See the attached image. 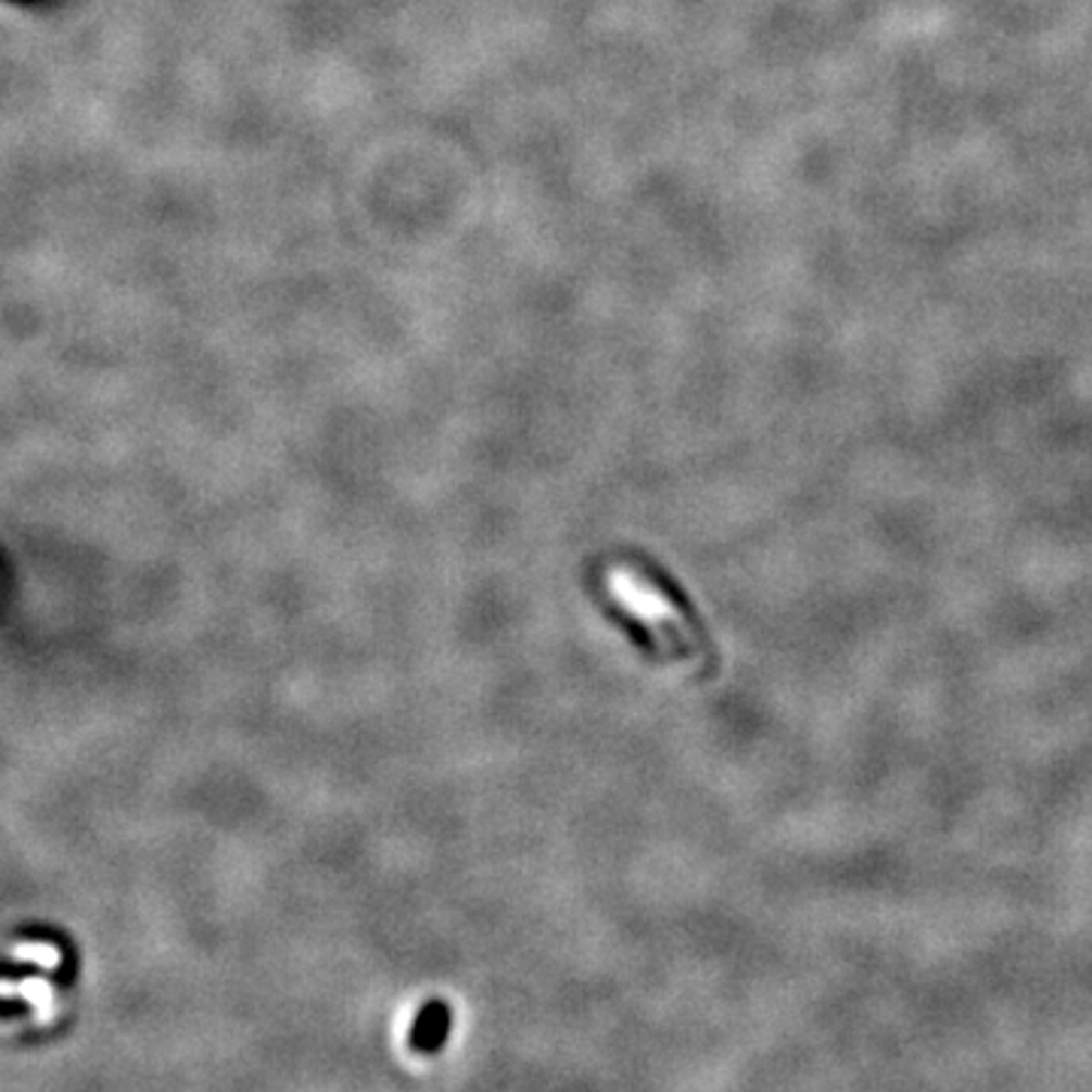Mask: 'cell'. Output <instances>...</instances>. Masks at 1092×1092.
<instances>
[{
  "mask_svg": "<svg viewBox=\"0 0 1092 1092\" xmlns=\"http://www.w3.org/2000/svg\"><path fill=\"white\" fill-rule=\"evenodd\" d=\"M607 592L632 620L644 625V632L652 637L656 650L662 652L664 659L683 664H701L708 659V647L695 635L683 610H677V605L652 583L650 576H644L628 564H617L607 574Z\"/></svg>",
  "mask_w": 1092,
  "mask_h": 1092,
  "instance_id": "obj_1",
  "label": "cell"
},
{
  "mask_svg": "<svg viewBox=\"0 0 1092 1092\" xmlns=\"http://www.w3.org/2000/svg\"><path fill=\"white\" fill-rule=\"evenodd\" d=\"M446 1026H449V1014L443 1004H431L429 1011L419 1017V1026L414 1032V1044L419 1050H434L441 1047L443 1034H446Z\"/></svg>",
  "mask_w": 1092,
  "mask_h": 1092,
  "instance_id": "obj_2",
  "label": "cell"
}]
</instances>
